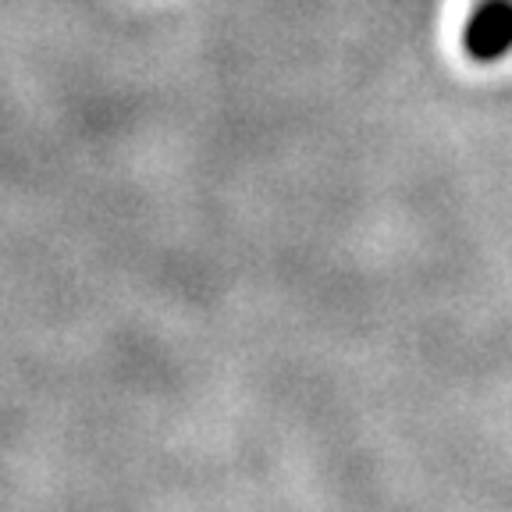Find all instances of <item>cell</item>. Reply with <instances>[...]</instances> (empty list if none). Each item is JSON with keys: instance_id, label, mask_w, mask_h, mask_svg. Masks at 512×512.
Listing matches in <instances>:
<instances>
[{"instance_id": "cell-1", "label": "cell", "mask_w": 512, "mask_h": 512, "mask_svg": "<svg viewBox=\"0 0 512 512\" xmlns=\"http://www.w3.org/2000/svg\"><path fill=\"white\" fill-rule=\"evenodd\" d=\"M463 47L473 61H498L512 50V0H477L463 32Z\"/></svg>"}]
</instances>
